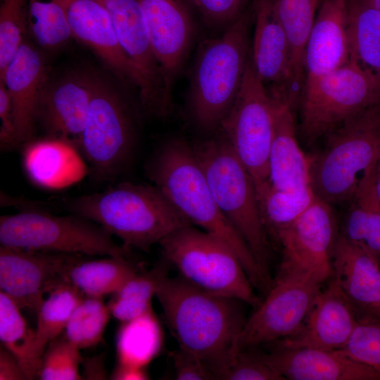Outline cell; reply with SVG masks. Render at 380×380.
Wrapping results in <instances>:
<instances>
[{
    "mask_svg": "<svg viewBox=\"0 0 380 380\" xmlns=\"http://www.w3.org/2000/svg\"><path fill=\"white\" fill-rule=\"evenodd\" d=\"M326 137L324 148L311 157V186L319 199L330 205L348 202L359 174L380 158V101Z\"/></svg>",
    "mask_w": 380,
    "mask_h": 380,
    "instance_id": "cell-6",
    "label": "cell"
},
{
    "mask_svg": "<svg viewBox=\"0 0 380 380\" xmlns=\"http://www.w3.org/2000/svg\"><path fill=\"white\" fill-rule=\"evenodd\" d=\"M369 314L376 317L378 319H380V305L371 310L369 312Z\"/></svg>",
    "mask_w": 380,
    "mask_h": 380,
    "instance_id": "cell-48",
    "label": "cell"
},
{
    "mask_svg": "<svg viewBox=\"0 0 380 380\" xmlns=\"http://www.w3.org/2000/svg\"><path fill=\"white\" fill-rule=\"evenodd\" d=\"M252 6L217 37L203 42L191 75L188 108L203 132L219 129L240 90L251 56Z\"/></svg>",
    "mask_w": 380,
    "mask_h": 380,
    "instance_id": "cell-4",
    "label": "cell"
},
{
    "mask_svg": "<svg viewBox=\"0 0 380 380\" xmlns=\"http://www.w3.org/2000/svg\"><path fill=\"white\" fill-rule=\"evenodd\" d=\"M84 362V374L87 379H104L106 377L103 355L96 356L86 360Z\"/></svg>",
    "mask_w": 380,
    "mask_h": 380,
    "instance_id": "cell-45",
    "label": "cell"
},
{
    "mask_svg": "<svg viewBox=\"0 0 380 380\" xmlns=\"http://www.w3.org/2000/svg\"><path fill=\"white\" fill-rule=\"evenodd\" d=\"M373 2L374 5L376 6V8L380 11V0H373Z\"/></svg>",
    "mask_w": 380,
    "mask_h": 380,
    "instance_id": "cell-49",
    "label": "cell"
},
{
    "mask_svg": "<svg viewBox=\"0 0 380 380\" xmlns=\"http://www.w3.org/2000/svg\"><path fill=\"white\" fill-rule=\"evenodd\" d=\"M96 74L74 71L49 80L38 113L47 136L67 140L77 147L93 94Z\"/></svg>",
    "mask_w": 380,
    "mask_h": 380,
    "instance_id": "cell-19",
    "label": "cell"
},
{
    "mask_svg": "<svg viewBox=\"0 0 380 380\" xmlns=\"http://www.w3.org/2000/svg\"><path fill=\"white\" fill-rule=\"evenodd\" d=\"M1 246L87 256L129 255L99 224L77 215L58 216L37 210L0 217Z\"/></svg>",
    "mask_w": 380,
    "mask_h": 380,
    "instance_id": "cell-8",
    "label": "cell"
},
{
    "mask_svg": "<svg viewBox=\"0 0 380 380\" xmlns=\"http://www.w3.org/2000/svg\"><path fill=\"white\" fill-rule=\"evenodd\" d=\"M241 3L242 4V5L246 7V3L248 1V0H240Z\"/></svg>",
    "mask_w": 380,
    "mask_h": 380,
    "instance_id": "cell-50",
    "label": "cell"
},
{
    "mask_svg": "<svg viewBox=\"0 0 380 380\" xmlns=\"http://www.w3.org/2000/svg\"><path fill=\"white\" fill-rule=\"evenodd\" d=\"M136 129L127 101L96 75L89 110L77 148L98 181H110L128 163L135 146Z\"/></svg>",
    "mask_w": 380,
    "mask_h": 380,
    "instance_id": "cell-10",
    "label": "cell"
},
{
    "mask_svg": "<svg viewBox=\"0 0 380 380\" xmlns=\"http://www.w3.org/2000/svg\"><path fill=\"white\" fill-rule=\"evenodd\" d=\"M28 32L45 51L63 46L72 32L61 0H29Z\"/></svg>",
    "mask_w": 380,
    "mask_h": 380,
    "instance_id": "cell-35",
    "label": "cell"
},
{
    "mask_svg": "<svg viewBox=\"0 0 380 380\" xmlns=\"http://www.w3.org/2000/svg\"><path fill=\"white\" fill-rule=\"evenodd\" d=\"M0 379H27L18 359L3 345L0 347Z\"/></svg>",
    "mask_w": 380,
    "mask_h": 380,
    "instance_id": "cell-44",
    "label": "cell"
},
{
    "mask_svg": "<svg viewBox=\"0 0 380 380\" xmlns=\"http://www.w3.org/2000/svg\"><path fill=\"white\" fill-rule=\"evenodd\" d=\"M148 175L192 224L219 239L234 251L253 287L265 296L273 280L216 204L194 147L180 139L165 141L149 163Z\"/></svg>",
    "mask_w": 380,
    "mask_h": 380,
    "instance_id": "cell-2",
    "label": "cell"
},
{
    "mask_svg": "<svg viewBox=\"0 0 380 380\" xmlns=\"http://www.w3.org/2000/svg\"><path fill=\"white\" fill-rule=\"evenodd\" d=\"M159 244L167 263L190 284L253 308L260 303L238 257L215 236L189 225L175 231Z\"/></svg>",
    "mask_w": 380,
    "mask_h": 380,
    "instance_id": "cell-7",
    "label": "cell"
},
{
    "mask_svg": "<svg viewBox=\"0 0 380 380\" xmlns=\"http://www.w3.org/2000/svg\"><path fill=\"white\" fill-rule=\"evenodd\" d=\"M341 352L380 373V319H358Z\"/></svg>",
    "mask_w": 380,
    "mask_h": 380,
    "instance_id": "cell-39",
    "label": "cell"
},
{
    "mask_svg": "<svg viewBox=\"0 0 380 380\" xmlns=\"http://www.w3.org/2000/svg\"><path fill=\"white\" fill-rule=\"evenodd\" d=\"M212 30L223 32L246 9L240 0H186Z\"/></svg>",
    "mask_w": 380,
    "mask_h": 380,
    "instance_id": "cell-41",
    "label": "cell"
},
{
    "mask_svg": "<svg viewBox=\"0 0 380 380\" xmlns=\"http://www.w3.org/2000/svg\"><path fill=\"white\" fill-rule=\"evenodd\" d=\"M166 87L174 83L186 61L195 33L191 8L186 0H138Z\"/></svg>",
    "mask_w": 380,
    "mask_h": 380,
    "instance_id": "cell-17",
    "label": "cell"
},
{
    "mask_svg": "<svg viewBox=\"0 0 380 380\" xmlns=\"http://www.w3.org/2000/svg\"><path fill=\"white\" fill-rule=\"evenodd\" d=\"M257 352L286 379L380 380L379 372L339 350L271 348L270 352Z\"/></svg>",
    "mask_w": 380,
    "mask_h": 380,
    "instance_id": "cell-22",
    "label": "cell"
},
{
    "mask_svg": "<svg viewBox=\"0 0 380 380\" xmlns=\"http://www.w3.org/2000/svg\"><path fill=\"white\" fill-rule=\"evenodd\" d=\"M220 379L223 380H286L269 366L253 348L241 350Z\"/></svg>",
    "mask_w": 380,
    "mask_h": 380,
    "instance_id": "cell-40",
    "label": "cell"
},
{
    "mask_svg": "<svg viewBox=\"0 0 380 380\" xmlns=\"http://www.w3.org/2000/svg\"><path fill=\"white\" fill-rule=\"evenodd\" d=\"M23 165L27 177L37 186L61 189L72 185L88 172L84 157L72 143L46 136L24 144Z\"/></svg>",
    "mask_w": 380,
    "mask_h": 380,
    "instance_id": "cell-24",
    "label": "cell"
},
{
    "mask_svg": "<svg viewBox=\"0 0 380 380\" xmlns=\"http://www.w3.org/2000/svg\"><path fill=\"white\" fill-rule=\"evenodd\" d=\"M263 223L274 237L300 217L317 200L311 186L296 191L274 187L270 182L255 186Z\"/></svg>",
    "mask_w": 380,
    "mask_h": 380,
    "instance_id": "cell-31",
    "label": "cell"
},
{
    "mask_svg": "<svg viewBox=\"0 0 380 380\" xmlns=\"http://www.w3.org/2000/svg\"><path fill=\"white\" fill-rule=\"evenodd\" d=\"M84 255L68 269L67 281L86 296L113 294L130 278L141 272L128 255L89 259Z\"/></svg>",
    "mask_w": 380,
    "mask_h": 380,
    "instance_id": "cell-27",
    "label": "cell"
},
{
    "mask_svg": "<svg viewBox=\"0 0 380 380\" xmlns=\"http://www.w3.org/2000/svg\"><path fill=\"white\" fill-rule=\"evenodd\" d=\"M64 205L101 226L126 247L144 251L178 229L192 225L155 185L121 182L101 192L65 199Z\"/></svg>",
    "mask_w": 380,
    "mask_h": 380,
    "instance_id": "cell-3",
    "label": "cell"
},
{
    "mask_svg": "<svg viewBox=\"0 0 380 380\" xmlns=\"http://www.w3.org/2000/svg\"><path fill=\"white\" fill-rule=\"evenodd\" d=\"M175 377L178 380H209L215 376L206 365L194 354L179 348L172 353Z\"/></svg>",
    "mask_w": 380,
    "mask_h": 380,
    "instance_id": "cell-42",
    "label": "cell"
},
{
    "mask_svg": "<svg viewBox=\"0 0 380 380\" xmlns=\"http://www.w3.org/2000/svg\"><path fill=\"white\" fill-rule=\"evenodd\" d=\"M72 37L91 48L123 83L142 89L140 75L123 51L109 15L99 0H61Z\"/></svg>",
    "mask_w": 380,
    "mask_h": 380,
    "instance_id": "cell-20",
    "label": "cell"
},
{
    "mask_svg": "<svg viewBox=\"0 0 380 380\" xmlns=\"http://www.w3.org/2000/svg\"><path fill=\"white\" fill-rule=\"evenodd\" d=\"M322 285L311 278H275L265 299L246 319L239 338V350L267 346L294 334Z\"/></svg>",
    "mask_w": 380,
    "mask_h": 380,
    "instance_id": "cell-13",
    "label": "cell"
},
{
    "mask_svg": "<svg viewBox=\"0 0 380 380\" xmlns=\"http://www.w3.org/2000/svg\"><path fill=\"white\" fill-rule=\"evenodd\" d=\"M49 82L39 49L26 40L0 75L10 95L18 146L33 139L41 99Z\"/></svg>",
    "mask_w": 380,
    "mask_h": 380,
    "instance_id": "cell-21",
    "label": "cell"
},
{
    "mask_svg": "<svg viewBox=\"0 0 380 380\" xmlns=\"http://www.w3.org/2000/svg\"><path fill=\"white\" fill-rule=\"evenodd\" d=\"M163 340L162 327L152 308L122 322L116 340L117 365L145 369L160 353Z\"/></svg>",
    "mask_w": 380,
    "mask_h": 380,
    "instance_id": "cell-30",
    "label": "cell"
},
{
    "mask_svg": "<svg viewBox=\"0 0 380 380\" xmlns=\"http://www.w3.org/2000/svg\"><path fill=\"white\" fill-rule=\"evenodd\" d=\"M113 379H147L145 369L117 365L112 374Z\"/></svg>",
    "mask_w": 380,
    "mask_h": 380,
    "instance_id": "cell-46",
    "label": "cell"
},
{
    "mask_svg": "<svg viewBox=\"0 0 380 380\" xmlns=\"http://www.w3.org/2000/svg\"><path fill=\"white\" fill-rule=\"evenodd\" d=\"M0 144L5 151L18 146L13 106L8 91L0 82Z\"/></svg>",
    "mask_w": 380,
    "mask_h": 380,
    "instance_id": "cell-43",
    "label": "cell"
},
{
    "mask_svg": "<svg viewBox=\"0 0 380 380\" xmlns=\"http://www.w3.org/2000/svg\"><path fill=\"white\" fill-rule=\"evenodd\" d=\"M110 315L102 297L84 296L68 320L64 336L80 350L94 347L102 341Z\"/></svg>",
    "mask_w": 380,
    "mask_h": 380,
    "instance_id": "cell-36",
    "label": "cell"
},
{
    "mask_svg": "<svg viewBox=\"0 0 380 380\" xmlns=\"http://www.w3.org/2000/svg\"><path fill=\"white\" fill-rule=\"evenodd\" d=\"M80 350L65 336L55 338L43 353L37 378L41 380L82 379L79 372V365L82 361Z\"/></svg>",
    "mask_w": 380,
    "mask_h": 380,
    "instance_id": "cell-38",
    "label": "cell"
},
{
    "mask_svg": "<svg viewBox=\"0 0 380 380\" xmlns=\"http://www.w3.org/2000/svg\"><path fill=\"white\" fill-rule=\"evenodd\" d=\"M349 62L380 81V11L373 0H347Z\"/></svg>",
    "mask_w": 380,
    "mask_h": 380,
    "instance_id": "cell-28",
    "label": "cell"
},
{
    "mask_svg": "<svg viewBox=\"0 0 380 380\" xmlns=\"http://www.w3.org/2000/svg\"><path fill=\"white\" fill-rule=\"evenodd\" d=\"M41 304L37 312L34 353L41 359L47 346L65 331L68 320L84 296L68 282L53 289Z\"/></svg>",
    "mask_w": 380,
    "mask_h": 380,
    "instance_id": "cell-34",
    "label": "cell"
},
{
    "mask_svg": "<svg viewBox=\"0 0 380 380\" xmlns=\"http://www.w3.org/2000/svg\"><path fill=\"white\" fill-rule=\"evenodd\" d=\"M106 10L123 51L142 82L139 99L149 115L165 113L172 103L160 66L153 53L138 0H99Z\"/></svg>",
    "mask_w": 380,
    "mask_h": 380,
    "instance_id": "cell-14",
    "label": "cell"
},
{
    "mask_svg": "<svg viewBox=\"0 0 380 380\" xmlns=\"http://www.w3.org/2000/svg\"><path fill=\"white\" fill-rule=\"evenodd\" d=\"M156 297L179 348L198 357L220 379L239 352V338L246 321L243 302L169 276Z\"/></svg>",
    "mask_w": 380,
    "mask_h": 380,
    "instance_id": "cell-1",
    "label": "cell"
},
{
    "mask_svg": "<svg viewBox=\"0 0 380 380\" xmlns=\"http://www.w3.org/2000/svg\"><path fill=\"white\" fill-rule=\"evenodd\" d=\"M348 62L347 0H322L306 45L305 78L324 74Z\"/></svg>",
    "mask_w": 380,
    "mask_h": 380,
    "instance_id": "cell-25",
    "label": "cell"
},
{
    "mask_svg": "<svg viewBox=\"0 0 380 380\" xmlns=\"http://www.w3.org/2000/svg\"><path fill=\"white\" fill-rule=\"evenodd\" d=\"M276 103L257 76L250 59L240 90L219 130L246 167L255 186L269 181L268 158Z\"/></svg>",
    "mask_w": 380,
    "mask_h": 380,
    "instance_id": "cell-11",
    "label": "cell"
},
{
    "mask_svg": "<svg viewBox=\"0 0 380 380\" xmlns=\"http://www.w3.org/2000/svg\"><path fill=\"white\" fill-rule=\"evenodd\" d=\"M0 246V289L22 309L37 313L44 296L66 280L69 267L84 256Z\"/></svg>",
    "mask_w": 380,
    "mask_h": 380,
    "instance_id": "cell-15",
    "label": "cell"
},
{
    "mask_svg": "<svg viewBox=\"0 0 380 380\" xmlns=\"http://www.w3.org/2000/svg\"><path fill=\"white\" fill-rule=\"evenodd\" d=\"M21 309L7 294L0 291V340L18 359L27 377H38L40 361L34 353L35 331L29 327Z\"/></svg>",
    "mask_w": 380,
    "mask_h": 380,
    "instance_id": "cell-32",
    "label": "cell"
},
{
    "mask_svg": "<svg viewBox=\"0 0 380 380\" xmlns=\"http://www.w3.org/2000/svg\"><path fill=\"white\" fill-rule=\"evenodd\" d=\"M338 236L331 205L319 199L274 236L281 249L276 278H311L324 284L332 277V253Z\"/></svg>",
    "mask_w": 380,
    "mask_h": 380,
    "instance_id": "cell-12",
    "label": "cell"
},
{
    "mask_svg": "<svg viewBox=\"0 0 380 380\" xmlns=\"http://www.w3.org/2000/svg\"><path fill=\"white\" fill-rule=\"evenodd\" d=\"M358 319L355 307L332 277L317 295L300 327L267 346L271 348L339 350L349 340Z\"/></svg>",
    "mask_w": 380,
    "mask_h": 380,
    "instance_id": "cell-18",
    "label": "cell"
},
{
    "mask_svg": "<svg viewBox=\"0 0 380 380\" xmlns=\"http://www.w3.org/2000/svg\"><path fill=\"white\" fill-rule=\"evenodd\" d=\"M29 0L0 1V75L25 41Z\"/></svg>",
    "mask_w": 380,
    "mask_h": 380,
    "instance_id": "cell-37",
    "label": "cell"
},
{
    "mask_svg": "<svg viewBox=\"0 0 380 380\" xmlns=\"http://www.w3.org/2000/svg\"><path fill=\"white\" fill-rule=\"evenodd\" d=\"M311 157L296 137L293 110L276 103L272 141L268 158V179L275 188L296 191L311 186Z\"/></svg>",
    "mask_w": 380,
    "mask_h": 380,
    "instance_id": "cell-26",
    "label": "cell"
},
{
    "mask_svg": "<svg viewBox=\"0 0 380 380\" xmlns=\"http://www.w3.org/2000/svg\"><path fill=\"white\" fill-rule=\"evenodd\" d=\"M254 32L251 61L269 95L292 110L299 103L293 87L292 51L271 0H253Z\"/></svg>",
    "mask_w": 380,
    "mask_h": 380,
    "instance_id": "cell-16",
    "label": "cell"
},
{
    "mask_svg": "<svg viewBox=\"0 0 380 380\" xmlns=\"http://www.w3.org/2000/svg\"><path fill=\"white\" fill-rule=\"evenodd\" d=\"M167 261L148 271H141L130 278L107 303L111 315L124 322L138 317L151 310V300L168 277Z\"/></svg>",
    "mask_w": 380,
    "mask_h": 380,
    "instance_id": "cell-33",
    "label": "cell"
},
{
    "mask_svg": "<svg viewBox=\"0 0 380 380\" xmlns=\"http://www.w3.org/2000/svg\"><path fill=\"white\" fill-rule=\"evenodd\" d=\"M380 101V81L348 63L305 80L300 99V129L314 142Z\"/></svg>",
    "mask_w": 380,
    "mask_h": 380,
    "instance_id": "cell-9",
    "label": "cell"
},
{
    "mask_svg": "<svg viewBox=\"0 0 380 380\" xmlns=\"http://www.w3.org/2000/svg\"><path fill=\"white\" fill-rule=\"evenodd\" d=\"M216 204L270 274L271 248L255 183L222 133L193 146Z\"/></svg>",
    "mask_w": 380,
    "mask_h": 380,
    "instance_id": "cell-5",
    "label": "cell"
},
{
    "mask_svg": "<svg viewBox=\"0 0 380 380\" xmlns=\"http://www.w3.org/2000/svg\"><path fill=\"white\" fill-rule=\"evenodd\" d=\"M271 1L291 44L293 87L300 102L305 79L306 45L317 15V9L322 0Z\"/></svg>",
    "mask_w": 380,
    "mask_h": 380,
    "instance_id": "cell-29",
    "label": "cell"
},
{
    "mask_svg": "<svg viewBox=\"0 0 380 380\" xmlns=\"http://www.w3.org/2000/svg\"><path fill=\"white\" fill-rule=\"evenodd\" d=\"M331 264L332 277L355 308L369 313L380 305L379 260L369 249L339 234Z\"/></svg>",
    "mask_w": 380,
    "mask_h": 380,
    "instance_id": "cell-23",
    "label": "cell"
},
{
    "mask_svg": "<svg viewBox=\"0 0 380 380\" xmlns=\"http://www.w3.org/2000/svg\"><path fill=\"white\" fill-rule=\"evenodd\" d=\"M375 186L379 200L380 201V158L375 167Z\"/></svg>",
    "mask_w": 380,
    "mask_h": 380,
    "instance_id": "cell-47",
    "label": "cell"
}]
</instances>
